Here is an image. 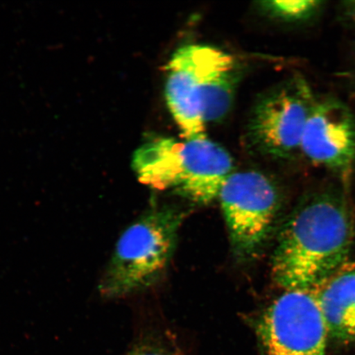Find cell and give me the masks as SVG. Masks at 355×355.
I'll list each match as a JSON object with an SVG mask.
<instances>
[{"instance_id": "obj_10", "label": "cell", "mask_w": 355, "mask_h": 355, "mask_svg": "<svg viewBox=\"0 0 355 355\" xmlns=\"http://www.w3.org/2000/svg\"><path fill=\"white\" fill-rule=\"evenodd\" d=\"M324 3L318 0H270L261 2L260 8L270 19L286 24H299L313 19Z\"/></svg>"}, {"instance_id": "obj_3", "label": "cell", "mask_w": 355, "mask_h": 355, "mask_svg": "<svg viewBox=\"0 0 355 355\" xmlns=\"http://www.w3.org/2000/svg\"><path fill=\"white\" fill-rule=\"evenodd\" d=\"M132 167L140 183L171 191L189 201L207 205L218 198L232 174V155L208 137L178 140L150 136L132 155Z\"/></svg>"}, {"instance_id": "obj_6", "label": "cell", "mask_w": 355, "mask_h": 355, "mask_svg": "<svg viewBox=\"0 0 355 355\" xmlns=\"http://www.w3.org/2000/svg\"><path fill=\"white\" fill-rule=\"evenodd\" d=\"M316 101L300 74L292 75L270 89L252 111L247 131L251 148L270 158L295 157L300 152L306 123Z\"/></svg>"}, {"instance_id": "obj_1", "label": "cell", "mask_w": 355, "mask_h": 355, "mask_svg": "<svg viewBox=\"0 0 355 355\" xmlns=\"http://www.w3.org/2000/svg\"><path fill=\"white\" fill-rule=\"evenodd\" d=\"M354 236L352 213L340 194L309 195L279 232L272 261L275 282L286 291H314L343 268Z\"/></svg>"}, {"instance_id": "obj_7", "label": "cell", "mask_w": 355, "mask_h": 355, "mask_svg": "<svg viewBox=\"0 0 355 355\" xmlns=\"http://www.w3.org/2000/svg\"><path fill=\"white\" fill-rule=\"evenodd\" d=\"M256 331L266 355H326L327 327L313 291H286Z\"/></svg>"}, {"instance_id": "obj_8", "label": "cell", "mask_w": 355, "mask_h": 355, "mask_svg": "<svg viewBox=\"0 0 355 355\" xmlns=\"http://www.w3.org/2000/svg\"><path fill=\"white\" fill-rule=\"evenodd\" d=\"M300 152L310 162L347 180L355 165V114L344 102L317 100L302 137Z\"/></svg>"}, {"instance_id": "obj_12", "label": "cell", "mask_w": 355, "mask_h": 355, "mask_svg": "<svg viewBox=\"0 0 355 355\" xmlns=\"http://www.w3.org/2000/svg\"><path fill=\"white\" fill-rule=\"evenodd\" d=\"M343 13L346 19L355 24V0L343 2Z\"/></svg>"}, {"instance_id": "obj_4", "label": "cell", "mask_w": 355, "mask_h": 355, "mask_svg": "<svg viewBox=\"0 0 355 355\" xmlns=\"http://www.w3.org/2000/svg\"><path fill=\"white\" fill-rule=\"evenodd\" d=\"M184 213L171 207L155 208L124 232L106 266L100 294L121 299L157 282L175 251Z\"/></svg>"}, {"instance_id": "obj_11", "label": "cell", "mask_w": 355, "mask_h": 355, "mask_svg": "<svg viewBox=\"0 0 355 355\" xmlns=\"http://www.w3.org/2000/svg\"><path fill=\"white\" fill-rule=\"evenodd\" d=\"M123 355H188L171 332L141 333Z\"/></svg>"}, {"instance_id": "obj_9", "label": "cell", "mask_w": 355, "mask_h": 355, "mask_svg": "<svg viewBox=\"0 0 355 355\" xmlns=\"http://www.w3.org/2000/svg\"><path fill=\"white\" fill-rule=\"evenodd\" d=\"M328 335L339 343L355 340V266H344L313 291Z\"/></svg>"}, {"instance_id": "obj_5", "label": "cell", "mask_w": 355, "mask_h": 355, "mask_svg": "<svg viewBox=\"0 0 355 355\" xmlns=\"http://www.w3.org/2000/svg\"><path fill=\"white\" fill-rule=\"evenodd\" d=\"M233 254L239 261L254 259L263 250L276 224L281 193L263 173H232L218 195Z\"/></svg>"}, {"instance_id": "obj_2", "label": "cell", "mask_w": 355, "mask_h": 355, "mask_svg": "<svg viewBox=\"0 0 355 355\" xmlns=\"http://www.w3.org/2000/svg\"><path fill=\"white\" fill-rule=\"evenodd\" d=\"M166 73L168 110L183 139L190 140L206 137L207 124L227 114L241 72L228 53L191 44L173 54Z\"/></svg>"}]
</instances>
